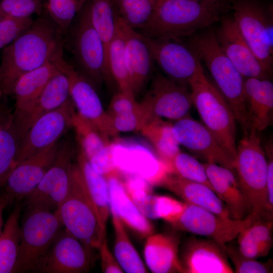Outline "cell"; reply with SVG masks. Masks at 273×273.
Returning <instances> with one entry per match:
<instances>
[{"label": "cell", "mask_w": 273, "mask_h": 273, "mask_svg": "<svg viewBox=\"0 0 273 273\" xmlns=\"http://www.w3.org/2000/svg\"><path fill=\"white\" fill-rule=\"evenodd\" d=\"M203 165L213 190L225 205L231 218L245 219L249 215V208L235 173L215 163Z\"/></svg>", "instance_id": "cell-23"}, {"label": "cell", "mask_w": 273, "mask_h": 273, "mask_svg": "<svg viewBox=\"0 0 273 273\" xmlns=\"http://www.w3.org/2000/svg\"><path fill=\"white\" fill-rule=\"evenodd\" d=\"M215 31L226 56L244 78L268 79L271 70L255 55L240 32L233 17L224 16Z\"/></svg>", "instance_id": "cell-19"}, {"label": "cell", "mask_w": 273, "mask_h": 273, "mask_svg": "<svg viewBox=\"0 0 273 273\" xmlns=\"http://www.w3.org/2000/svg\"><path fill=\"white\" fill-rule=\"evenodd\" d=\"M92 260V253L63 228L51 247L39 272H86L90 268Z\"/></svg>", "instance_id": "cell-20"}, {"label": "cell", "mask_w": 273, "mask_h": 273, "mask_svg": "<svg viewBox=\"0 0 273 273\" xmlns=\"http://www.w3.org/2000/svg\"><path fill=\"white\" fill-rule=\"evenodd\" d=\"M51 61L67 76L70 97L77 113L108 134L107 114L94 85L66 61L63 51L56 54Z\"/></svg>", "instance_id": "cell-18"}, {"label": "cell", "mask_w": 273, "mask_h": 273, "mask_svg": "<svg viewBox=\"0 0 273 273\" xmlns=\"http://www.w3.org/2000/svg\"><path fill=\"white\" fill-rule=\"evenodd\" d=\"M110 208L115 233L114 253L119 264L126 272H147L139 254L128 238L123 222L114 209Z\"/></svg>", "instance_id": "cell-36"}, {"label": "cell", "mask_w": 273, "mask_h": 273, "mask_svg": "<svg viewBox=\"0 0 273 273\" xmlns=\"http://www.w3.org/2000/svg\"><path fill=\"white\" fill-rule=\"evenodd\" d=\"M241 231L238 239V249L244 256L256 259L266 256L272 244V219L253 218Z\"/></svg>", "instance_id": "cell-30"}, {"label": "cell", "mask_w": 273, "mask_h": 273, "mask_svg": "<svg viewBox=\"0 0 273 273\" xmlns=\"http://www.w3.org/2000/svg\"><path fill=\"white\" fill-rule=\"evenodd\" d=\"M114 144V162L124 176L136 175L151 186H159L170 172L168 167L144 144L122 139L116 140Z\"/></svg>", "instance_id": "cell-16"}, {"label": "cell", "mask_w": 273, "mask_h": 273, "mask_svg": "<svg viewBox=\"0 0 273 273\" xmlns=\"http://www.w3.org/2000/svg\"><path fill=\"white\" fill-rule=\"evenodd\" d=\"M86 0H47L48 15L66 34L75 18L83 7Z\"/></svg>", "instance_id": "cell-41"}, {"label": "cell", "mask_w": 273, "mask_h": 273, "mask_svg": "<svg viewBox=\"0 0 273 273\" xmlns=\"http://www.w3.org/2000/svg\"><path fill=\"white\" fill-rule=\"evenodd\" d=\"M58 71L50 61L19 78L12 90V95L15 99V110L11 114L13 118L21 116L33 105L46 84Z\"/></svg>", "instance_id": "cell-28"}, {"label": "cell", "mask_w": 273, "mask_h": 273, "mask_svg": "<svg viewBox=\"0 0 273 273\" xmlns=\"http://www.w3.org/2000/svg\"><path fill=\"white\" fill-rule=\"evenodd\" d=\"M57 210L64 228L89 251L99 249L106 233L76 163L72 166L68 194Z\"/></svg>", "instance_id": "cell-5"}, {"label": "cell", "mask_w": 273, "mask_h": 273, "mask_svg": "<svg viewBox=\"0 0 273 273\" xmlns=\"http://www.w3.org/2000/svg\"><path fill=\"white\" fill-rule=\"evenodd\" d=\"M59 145L55 143L16 164L1 188L0 198L7 206L20 202L36 188L54 162Z\"/></svg>", "instance_id": "cell-13"}, {"label": "cell", "mask_w": 273, "mask_h": 273, "mask_svg": "<svg viewBox=\"0 0 273 273\" xmlns=\"http://www.w3.org/2000/svg\"><path fill=\"white\" fill-rule=\"evenodd\" d=\"M179 259L185 273L234 272L223 249L208 238H191L185 244Z\"/></svg>", "instance_id": "cell-21"}, {"label": "cell", "mask_w": 273, "mask_h": 273, "mask_svg": "<svg viewBox=\"0 0 273 273\" xmlns=\"http://www.w3.org/2000/svg\"><path fill=\"white\" fill-rule=\"evenodd\" d=\"M163 0H157V6L158 5H159L162 1H163ZM157 7V6H156Z\"/></svg>", "instance_id": "cell-51"}, {"label": "cell", "mask_w": 273, "mask_h": 273, "mask_svg": "<svg viewBox=\"0 0 273 273\" xmlns=\"http://www.w3.org/2000/svg\"><path fill=\"white\" fill-rule=\"evenodd\" d=\"M144 257L152 272H183L179 259L178 242L171 236L158 234L148 236Z\"/></svg>", "instance_id": "cell-29"}, {"label": "cell", "mask_w": 273, "mask_h": 273, "mask_svg": "<svg viewBox=\"0 0 273 273\" xmlns=\"http://www.w3.org/2000/svg\"><path fill=\"white\" fill-rule=\"evenodd\" d=\"M101 260V268L103 272L122 273L123 270L119 264L117 260L112 254L107 245V241L104 239L99 249Z\"/></svg>", "instance_id": "cell-47"}, {"label": "cell", "mask_w": 273, "mask_h": 273, "mask_svg": "<svg viewBox=\"0 0 273 273\" xmlns=\"http://www.w3.org/2000/svg\"><path fill=\"white\" fill-rule=\"evenodd\" d=\"M117 17L115 35L110 43L108 51V65L114 81L119 91L133 95L129 75L126 67L125 47L127 25Z\"/></svg>", "instance_id": "cell-33"}, {"label": "cell", "mask_w": 273, "mask_h": 273, "mask_svg": "<svg viewBox=\"0 0 273 273\" xmlns=\"http://www.w3.org/2000/svg\"><path fill=\"white\" fill-rule=\"evenodd\" d=\"M32 17L15 18L5 17L0 20V50L15 40L33 23Z\"/></svg>", "instance_id": "cell-44"}, {"label": "cell", "mask_w": 273, "mask_h": 273, "mask_svg": "<svg viewBox=\"0 0 273 273\" xmlns=\"http://www.w3.org/2000/svg\"><path fill=\"white\" fill-rule=\"evenodd\" d=\"M170 172L184 179L204 184L212 189L203 164L195 157L179 152L168 164Z\"/></svg>", "instance_id": "cell-40"}, {"label": "cell", "mask_w": 273, "mask_h": 273, "mask_svg": "<svg viewBox=\"0 0 273 273\" xmlns=\"http://www.w3.org/2000/svg\"><path fill=\"white\" fill-rule=\"evenodd\" d=\"M125 55L132 91L135 96L147 83L152 72L154 60L146 37L128 26Z\"/></svg>", "instance_id": "cell-25"}, {"label": "cell", "mask_w": 273, "mask_h": 273, "mask_svg": "<svg viewBox=\"0 0 273 273\" xmlns=\"http://www.w3.org/2000/svg\"><path fill=\"white\" fill-rule=\"evenodd\" d=\"M140 131L152 144L158 158L168 168L170 161L180 151L172 132V124L161 118H153Z\"/></svg>", "instance_id": "cell-34"}, {"label": "cell", "mask_w": 273, "mask_h": 273, "mask_svg": "<svg viewBox=\"0 0 273 273\" xmlns=\"http://www.w3.org/2000/svg\"><path fill=\"white\" fill-rule=\"evenodd\" d=\"M76 163L83 176L86 189L98 212L103 230L106 233L110 211L108 186L106 177L97 172L88 159L79 149Z\"/></svg>", "instance_id": "cell-31"}, {"label": "cell", "mask_w": 273, "mask_h": 273, "mask_svg": "<svg viewBox=\"0 0 273 273\" xmlns=\"http://www.w3.org/2000/svg\"><path fill=\"white\" fill-rule=\"evenodd\" d=\"M233 18L256 57L271 70L273 54L272 9L259 0H233Z\"/></svg>", "instance_id": "cell-9"}, {"label": "cell", "mask_w": 273, "mask_h": 273, "mask_svg": "<svg viewBox=\"0 0 273 273\" xmlns=\"http://www.w3.org/2000/svg\"><path fill=\"white\" fill-rule=\"evenodd\" d=\"M8 206L6 201L2 198H0V236L2 233L3 226V213L4 209Z\"/></svg>", "instance_id": "cell-49"}, {"label": "cell", "mask_w": 273, "mask_h": 273, "mask_svg": "<svg viewBox=\"0 0 273 273\" xmlns=\"http://www.w3.org/2000/svg\"><path fill=\"white\" fill-rule=\"evenodd\" d=\"M228 7L225 0H163L137 31L150 38L179 39L219 21Z\"/></svg>", "instance_id": "cell-2"}, {"label": "cell", "mask_w": 273, "mask_h": 273, "mask_svg": "<svg viewBox=\"0 0 273 273\" xmlns=\"http://www.w3.org/2000/svg\"><path fill=\"white\" fill-rule=\"evenodd\" d=\"M73 127L79 144V149L88 159L108 145L109 135L77 113L72 120Z\"/></svg>", "instance_id": "cell-39"}, {"label": "cell", "mask_w": 273, "mask_h": 273, "mask_svg": "<svg viewBox=\"0 0 273 273\" xmlns=\"http://www.w3.org/2000/svg\"><path fill=\"white\" fill-rule=\"evenodd\" d=\"M43 0H1L3 17L26 18L34 14L41 15Z\"/></svg>", "instance_id": "cell-43"}, {"label": "cell", "mask_w": 273, "mask_h": 273, "mask_svg": "<svg viewBox=\"0 0 273 273\" xmlns=\"http://www.w3.org/2000/svg\"><path fill=\"white\" fill-rule=\"evenodd\" d=\"M19 143L11 114H0V189L16 166Z\"/></svg>", "instance_id": "cell-37"}, {"label": "cell", "mask_w": 273, "mask_h": 273, "mask_svg": "<svg viewBox=\"0 0 273 273\" xmlns=\"http://www.w3.org/2000/svg\"><path fill=\"white\" fill-rule=\"evenodd\" d=\"M107 181L110 207L123 223L143 238L152 235V224L139 210L128 195L119 171L104 176Z\"/></svg>", "instance_id": "cell-24"}, {"label": "cell", "mask_w": 273, "mask_h": 273, "mask_svg": "<svg viewBox=\"0 0 273 273\" xmlns=\"http://www.w3.org/2000/svg\"><path fill=\"white\" fill-rule=\"evenodd\" d=\"M195 1H203V0H195Z\"/></svg>", "instance_id": "cell-53"}, {"label": "cell", "mask_w": 273, "mask_h": 273, "mask_svg": "<svg viewBox=\"0 0 273 273\" xmlns=\"http://www.w3.org/2000/svg\"><path fill=\"white\" fill-rule=\"evenodd\" d=\"M193 105L202 123L235 160L237 154L236 118L228 103L208 79L203 70L189 83Z\"/></svg>", "instance_id": "cell-7"}, {"label": "cell", "mask_w": 273, "mask_h": 273, "mask_svg": "<svg viewBox=\"0 0 273 273\" xmlns=\"http://www.w3.org/2000/svg\"><path fill=\"white\" fill-rule=\"evenodd\" d=\"M140 103L147 121L153 118L178 120L189 114L193 106L188 85L160 74L154 77L150 90Z\"/></svg>", "instance_id": "cell-12"}, {"label": "cell", "mask_w": 273, "mask_h": 273, "mask_svg": "<svg viewBox=\"0 0 273 273\" xmlns=\"http://www.w3.org/2000/svg\"><path fill=\"white\" fill-rule=\"evenodd\" d=\"M63 35L48 15H41L5 47L0 64L1 95L12 96L14 86L21 76L63 51Z\"/></svg>", "instance_id": "cell-1"}, {"label": "cell", "mask_w": 273, "mask_h": 273, "mask_svg": "<svg viewBox=\"0 0 273 273\" xmlns=\"http://www.w3.org/2000/svg\"><path fill=\"white\" fill-rule=\"evenodd\" d=\"M251 127L237 145L235 171L253 218L272 219L267 192V161L258 134Z\"/></svg>", "instance_id": "cell-4"}, {"label": "cell", "mask_w": 273, "mask_h": 273, "mask_svg": "<svg viewBox=\"0 0 273 273\" xmlns=\"http://www.w3.org/2000/svg\"><path fill=\"white\" fill-rule=\"evenodd\" d=\"M141 107V103L135 100L134 96L119 91L113 95L106 112L107 115H114L139 110Z\"/></svg>", "instance_id": "cell-46"}, {"label": "cell", "mask_w": 273, "mask_h": 273, "mask_svg": "<svg viewBox=\"0 0 273 273\" xmlns=\"http://www.w3.org/2000/svg\"><path fill=\"white\" fill-rule=\"evenodd\" d=\"M66 34L77 71L95 87L114 82L107 66L103 43L83 6Z\"/></svg>", "instance_id": "cell-8"}, {"label": "cell", "mask_w": 273, "mask_h": 273, "mask_svg": "<svg viewBox=\"0 0 273 273\" xmlns=\"http://www.w3.org/2000/svg\"><path fill=\"white\" fill-rule=\"evenodd\" d=\"M223 250L235 266L234 272L237 273H268L272 272V260L265 262L258 261L256 259L247 258L243 256L238 248L227 243Z\"/></svg>", "instance_id": "cell-42"}, {"label": "cell", "mask_w": 273, "mask_h": 273, "mask_svg": "<svg viewBox=\"0 0 273 273\" xmlns=\"http://www.w3.org/2000/svg\"><path fill=\"white\" fill-rule=\"evenodd\" d=\"M74 151L65 143L59 145L56 159L36 188L24 198L26 209L57 210L69 192Z\"/></svg>", "instance_id": "cell-10"}, {"label": "cell", "mask_w": 273, "mask_h": 273, "mask_svg": "<svg viewBox=\"0 0 273 273\" xmlns=\"http://www.w3.org/2000/svg\"><path fill=\"white\" fill-rule=\"evenodd\" d=\"M114 145L111 142L88 159L93 168L104 176L118 171L114 160Z\"/></svg>", "instance_id": "cell-45"}, {"label": "cell", "mask_w": 273, "mask_h": 273, "mask_svg": "<svg viewBox=\"0 0 273 273\" xmlns=\"http://www.w3.org/2000/svg\"><path fill=\"white\" fill-rule=\"evenodd\" d=\"M173 135L179 145L202 157L235 173V161L211 132L189 114L172 124Z\"/></svg>", "instance_id": "cell-17"}, {"label": "cell", "mask_w": 273, "mask_h": 273, "mask_svg": "<svg viewBox=\"0 0 273 273\" xmlns=\"http://www.w3.org/2000/svg\"><path fill=\"white\" fill-rule=\"evenodd\" d=\"M2 96L1 95V94H0V99L1 98ZM7 111L6 110L5 108H4L3 107V106L2 105L1 102H0V114H3V113H4L5 112H7Z\"/></svg>", "instance_id": "cell-50"}, {"label": "cell", "mask_w": 273, "mask_h": 273, "mask_svg": "<svg viewBox=\"0 0 273 273\" xmlns=\"http://www.w3.org/2000/svg\"><path fill=\"white\" fill-rule=\"evenodd\" d=\"M189 47L208 69L243 131L249 129L245 78L223 51L215 31L210 28L194 35Z\"/></svg>", "instance_id": "cell-3"}, {"label": "cell", "mask_w": 273, "mask_h": 273, "mask_svg": "<svg viewBox=\"0 0 273 273\" xmlns=\"http://www.w3.org/2000/svg\"><path fill=\"white\" fill-rule=\"evenodd\" d=\"M71 97L57 109L39 118L21 140L16 165L32 154L57 143L70 127L75 114Z\"/></svg>", "instance_id": "cell-14"}, {"label": "cell", "mask_w": 273, "mask_h": 273, "mask_svg": "<svg viewBox=\"0 0 273 273\" xmlns=\"http://www.w3.org/2000/svg\"><path fill=\"white\" fill-rule=\"evenodd\" d=\"M249 220V216L242 220L224 218L203 208L185 203L181 211L168 222L176 229L212 240L223 249L237 238Z\"/></svg>", "instance_id": "cell-11"}, {"label": "cell", "mask_w": 273, "mask_h": 273, "mask_svg": "<svg viewBox=\"0 0 273 273\" xmlns=\"http://www.w3.org/2000/svg\"><path fill=\"white\" fill-rule=\"evenodd\" d=\"M3 18V16H2V15L1 13V12H0V20H1Z\"/></svg>", "instance_id": "cell-52"}, {"label": "cell", "mask_w": 273, "mask_h": 273, "mask_svg": "<svg viewBox=\"0 0 273 273\" xmlns=\"http://www.w3.org/2000/svg\"><path fill=\"white\" fill-rule=\"evenodd\" d=\"M83 7L103 43L106 64L110 73L108 65V51L117 27V17L112 0H86Z\"/></svg>", "instance_id": "cell-35"}, {"label": "cell", "mask_w": 273, "mask_h": 273, "mask_svg": "<svg viewBox=\"0 0 273 273\" xmlns=\"http://www.w3.org/2000/svg\"><path fill=\"white\" fill-rule=\"evenodd\" d=\"M146 38L154 61L172 80L189 85L191 79L203 70L195 52L179 39Z\"/></svg>", "instance_id": "cell-15"}, {"label": "cell", "mask_w": 273, "mask_h": 273, "mask_svg": "<svg viewBox=\"0 0 273 273\" xmlns=\"http://www.w3.org/2000/svg\"><path fill=\"white\" fill-rule=\"evenodd\" d=\"M272 141L269 140L266 149L267 161V192L269 212L273 214V152Z\"/></svg>", "instance_id": "cell-48"}, {"label": "cell", "mask_w": 273, "mask_h": 273, "mask_svg": "<svg viewBox=\"0 0 273 273\" xmlns=\"http://www.w3.org/2000/svg\"><path fill=\"white\" fill-rule=\"evenodd\" d=\"M70 98L67 76L59 71L53 76L33 105L23 115L12 120L20 142L39 118L57 109Z\"/></svg>", "instance_id": "cell-22"}, {"label": "cell", "mask_w": 273, "mask_h": 273, "mask_svg": "<svg viewBox=\"0 0 273 273\" xmlns=\"http://www.w3.org/2000/svg\"><path fill=\"white\" fill-rule=\"evenodd\" d=\"M26 210L20 223L18 256L14 272H39L51 247L64 228L57 210Z\"/></svg>", "instance_id": "cell-6"}, {"label": "cell", "mask_w": 273, "mask_h": 273, "mask_svg": "<svg viewBox=\"0 0 273 273\" xmlns=\"http://www.w3.org/2000/svg\"><path fill=\"white\" fill-rule=\"evenodd\" d=\"M244 89L250 127L262 131L271 123L273 84L268 79L245 78Z\"/></svg>", "instance_id": "cell-27"}, {"label": "cell", "mask_w": 273, "mask_h": 273, "mask_svg": "<svg viewBox=\"0 0 273 273\" xmlns=\"http://www.w3.org/2000/svg\"><path fill=\"white\" fill-rule=\"evenodd\" d=\"M116 15L128 26L139 30L150 20L157 0H112Z\"/></svg>", "instance_id": "cell-38"}, {"label": "cell", "mask_w": 273, "mask_h": 273, "mask_svg": "<svg viewBox=\"0 0 273 273\" xmlns=\"http://www.w3.org/2000/svg\"><path fill=\"white\" fill-rule=\"evenodd\" d=\"M159 186L174 193L186 203L203 208L227 219H231L224 203L208 186L192 181L169 172Z\"/></svg>", "instance_id": "cell-26"}, {"label": "cell", "mask_w": 273, "mask_h": 273, "mask_svg": "<svg viewBox=\"0 0 273 273\" xmlns=\"http://www.w3.org/2000/svg\"><path fill=\"white\" fill-rule=\"evenodd\" d=\"M22 207L20 202L15 203L4 224L0 236V273L14 272L19 252Z\"/></svg>", "instance_id": "cell-32"}]
</instances>
